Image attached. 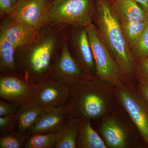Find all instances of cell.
Wrapping results in <instances>:
<instances>
[{
    "instance_id": "cell-1",
    "label": "cell",
    "mask_w": 148,
    "mask_h": 148,
    "mask_svg": "<svg viewBox=\"0 0 148 148\" xmlns=\"http://www.w3.org/2000/svg\"><path fill=\"white\" fill-rule=\"evenodd\" d=\"M69 25L50 23L40 29L32 43L17 48V73L36 84L50 76L66 41Z\"/></svg>"
},
{
    "instance_id": "cell-2",
    "label": "cell",
    "mask_w": 148,
    "mask_h": 148,
    "mask_svg": "<svg viewBox=\"0 0 148 148\" xmlns=\"http://www.w3.org/2000/svg\"><path fill=\"white\" fill-rule=\"evenodd\" d=\"M67 103L72 117L98 121L118 104L115 85L97 76L85 75L70 86Z\"/></svg>"
},
{
    "instance_id": "cell-3",
    "label": "cell",
    "mask_w": 148,
    "mask_h": 148,
    "mask_svg": "<svg viewBox=\"0 0 148 148\" xmlns=\"http://www.w3.org/2000/svg\"><path fill=\"white\" fill-rule=\"evenodd\" d=\"M113 0H95L92 21L98 35L119 66L123 81L136 85L137 62L123 35L121 25L112 10Z\"/></svg>"
},
{
    "instance_id": "cell-4",
    "label": "cell",
    "mask_w": 148,
    "mask_h": 148,
    "mask_svg": "<svg viewBox=\"0 0 148 148\" xmlns=\"http://www.w3.org/2000/svg\"><path fill=\"white\" fill-rule=\"evenodd\" d=\"M98 121L99 132L107 148L145 147L137 127L119 103Z\"/></svg>"
},
{
    "instance_id": "cell-5",
    "label": "cell",
    "mask_w": 148,
    "mask_h": 148,
    "mask_svg": "<svg viewBox=\"0 0 148 148\" xmlns=\"http://www.w3.org/2000/svg\"><path fill=\"white\" fill-rule=\"evenodd\" d=\"M119 104L127 112L148 147V104L136 85L121 81L115 85Z\"/></svg>"
},
{
    "instance_id": "cell-6",
    "label": "cell",
    "mask_w": 148,
    "mask_h": 148,
    "mask_svg": "<svg viewBox=\"0 0 148 148\" xmlns=\"http://www.w3.org/2000/svg\"><path fill=\"white\" fill-rule=\"evenodd\" d=\"M95 0H62L49 11L50 23L86 27L92 23Z\"/></svg>"
},
{
    "instance_id": "cell-7",
    "label": "cell",
    "mask_w": 148,
    "mask_h": 148,
    "mask_svg": "<svg viewBox=\"0 0 148 148\" xmlns=\"http://www.w3.org/2000/svg\"><path fill=\"white\" fill-rule=\"evenodd\" d=\"M86 28L95 61L96 76L115 85L123 81L119 66L101 40L95 25L92 23Z\"/></svg>"
},
{
    "instance_id": "cell-8",
    "label": "cell",
    "mask_w": 148,
    "mask_h": 148,
    "mask_svg": "<svg viewBox=\"0 0 148 148\" xmlns=\"http://www.w3.org/2000/svg\"><path fill=\"white\" fill-rule=\"evenodd\" d=\"M66 42L72 57L85 75L96 76L95 61L86 27L68 26Z\"/></svg>"
},
{
    "instance_id": "cell-9",
    "label": "cell",
    "mask_w": 148,
    "mask_h": 148,
    "mask_svg": "<svg viewBox=\"0 0 148 148\" xmlns=\"http://www.w3.org/2000/svg\"><path fill=\"white\" fill-rule=\"evenodd\" d=\"M53 1L17 0L10 16L38 31L50 24L49 11Z\"/></svg>"
},
{
    "instance_id": "cell-10",
    "label": "cell",
    "mask_w": 148,
    "mask_h": 148,
    "mask_svg": "<svg viewBox=\"0 0 148 148\" xmlns=\"http://www.w3.org/2000/svg\"><path fill=\"white\" fill-rule=\"evenodd\" d=\"M36 83L17 72L0 75V97L19 104L30 103L34 99Z\"/></svg>"
},
{
    "instance_id": "cell-11",
    "label": "cell",
    "mask_w": 148,
    "mask_h": 148,
    "mask_svg": "<svg viewBox=\"0 0 148 148\" xmlns=\"http://www.w3.org/2000/svg\"><path fill=\"white\" fill-rule=\"evenodd\" d=\"M70 97V86L49 76L36 84L34 101L47 109L66 105Z\"/></svg>"
},
{
    "instance_id": "cell-12",
    "label": "cell",
    "mask_w": 148,
    "mask_h": 148,
    "mask_svg": "<svg viewBox=\"0 0 148 148\" xmlns=\"http://www.w3.org/2000/svg\"><path fill=\"white\" fill-rule=\"evenodd\" d=\"M71 117V114L68 103L49 109L40 116L27 132L32 135L58 132L65 127Z\"/></svg>"
},
{
    "instance_id": "cell-13",
    "label": "cell",
    "mask_w": 148,
    "mask_h": 148,
    "mask_svg": "<svg viewBox=\"0 0 148 148\" xmlns=\"http://www.w3.org/2000/svg\"><path fill=\"white\" fill-rule=\"evenodd\" d=\"M85 74L72 57L66 41L62 51L53 66L50 76L70 86L82 79Z\"/></svg>"
},
{
    "instance_id": "cell-14",
    "label": "cell",
    "mask_w": 148,
    "mask_h": 148,
    "mask_svg": "<svg viewBox=\"0 0 148 148\" xmlns=\"http://www.w3.org/2000/svg\"><path fill=\"white\" fill-rule=\"evenodd\" d=\"M112 10L121 24L148 21V12L132 0H113Z\"/></svg>"
},
{
    "instance_id": "cell-15",
    "label": "cell",
    "mask_w": 148,
    "mask_h": 148,
    "mask_svg": "<svg viewBox=\"0 0 148 148\" xmlns=\"http://www.w3.org/2000/svg\"><path fill=\"white\" fill-rule=\"evenodd\" d=\"M11 17H1L0 23V72L10 73L16 72L15 55L16 49L7 39L5 31Z\"/></svg>"
},
{
    "instance_id": "cell-16",
    "label": "cell",
    "mask_w": 148,
    "mask_h": 148,
    "mask_svg": "<svg viewBox=\"0 0 148 148\" xmlns=\"http://www.w3.org/2000/svg\"><path fill=\"white\" fill-rule=\"evenodd\" d=\"M39 32L22 22L13 20L11 17L6 29L5 36L17 48L34 42Z\"/></svg>"
},
{
    "instance_id": "cell-17",
    "label": "cell",
    "mask_w": 148,
    "mask_h": 148,
    "mask_svg": "<svg viewBox=\"0 0 148 148\" xmlns=\"http://www.w3.org/2000/svg\"><path fill=\"white\" fill-rule=\"evenodd\" d=\"M90 121L80 119L76 148H107L103 139L91 126Z\"/></svg>"
},
{
    "instance_id": "cell-18",
    "label": "cell",
    "mask_w": 148,
    "mask_h": 148,
    "mask_svg": "<svg viewBox=\"0 0 148 148\" xmlns=\"http://www.w3.org/2000/svg\"><path fill=\"white\" fill-rule=\"evenodd\" d=\"M49 109L43 108L34 100L26 105L20 106L18 111L17 132L25 133L29 131L40 116Z\"/></svg>"
},
{
    "instance_id": "cell-19",
    "label": "cell",
    "mask_w": 148,
    "mask_h": 148,
    "mask_svg": "<svg viewBox=\"0 0 148 148\" xmlns=\"http://www.w3.org/2000/svg\"><path fill=\"white\" fill-rule=\"evenodd\" d=\"M65 131V126L58 132L31 135L27 140L24 148H54L56 144L64 135Z\"/></svg>"
},
{
    "instance_id": "cell-20",
    "label": "cell",
    "mask_w": 148,
    "mask_h": 148,
    "mask_svg": "<svg viewBox=\"0 0 148 148\" xmlns=\"http://www.w3.org/2000/svg\"><path fill=\"white\" fill-rule=\"evenodd\" d=\"M79 119L71 117L65 126L64 135L56 144L54 148H76L79 127Z\"/></svg>"
},
{
    "instance_id": "cell-21",
    "label": "cell",
    "mask_w": 148,
    "mask_h": 148,
    "mask_svg": "<svg viewBox=\"0 0 148 148\" xmlns=\"http://www.w3.org/2000/svg\"><path fill=\"white\" fill-rule=\"evenodd\" d=\"M123 35L130 50L135 46L148 26V21L121 24Z\"/></svg>"
},
{
    "instance_id": "cell-22",
    "label": "cell",
    "mask_w": 148,
    "mask_h": 148,
    "mask_svg": "<svg viewBox=\"0 0 148 148\" xmlns=\"http://www.w3.org/2000/svg\"><path fill=\"white\" fill-rule=\"evenodd\" d=\"M30 135L28 132L21 133L16 131L1 135L0 148L24 147Z\"/></svg>"
},
{
    "instance_id": "cell-23",
    "label": "cell",
    "mask_w": 148,
    "mask_h": 148,
    "mask_svg": "<svg viewBox=\"0 0 148 148\" xmlns=\"http://www.w3.org/2000/svg\"><path fill=\"white\" fill-rule=\"evenodd\" d=\"M131 51L136 62L148 57V26Z\"/></svg>"
},
{
    "instance_id": "cell-24",
    "label": "cell",
    "mask_w": 148,
    "mask_h": 148,
    "mask_svg": "<svg viewBox=\"0 0 148 148\" xmlns=\"http://www.w3.org/2000/svg\"><path fill=\"white\" fill-rule=\"evenodd\" d=\"M18 111L12 115L0 117V133L1 135L15 131L17 127Z\"/></svg>"
},
{
    "instance_id": "cell-25",
    "label": "cell",
    "mask_w": 148,
    "mask_h": 148,
    "mask_svg": "<svg viewBox=\"0 0 148 148\" xmlns=\"http://www.w3.org/2000/svg\"><path fill=\"white\" fill-rule=\"evenodd\" d=\"M136 79L137 83L148 86V57L137 62Z\"/></svg>"
},
{
    "instance_id": "cell-26",
    "label": "cell",
    "mask_w": 148,
    "mask_h": 148,
    "mask_svg": "<svg viewBox=\"0 0 148 148\" xmlns=\"http://www.w3.org/2000/svg\"><path fill=\"white\" fill-rule=\"evenodd\" d=\"M21 106L16 103L0 100V116L12 115L17 113Z\"/></svg>"
},
{
    "instance_id": "cell-27",
    "label": "cell",
    "mask_w": 148,
    "mask_h": 148,
    "mask_svg": "<svg viewBox=\"0 0 148 148\" xmlns=\"http://www.w3.org/2000/svg\"><path fill=\"white\" fill-rule=\"evenodd\" d=\"M14 5L12 0H0L1 17L10 15Z\"/></svg>"
},
{
    "instance_id": "cell-28",
    "label": "cell",
    "mask_w": 148,
    "mask_h": 148,
    "mask_svg": "<svg viewBox=\"0 0 148 148\" xmlns=\"http://www.w3.org/2000/svg\"><path fill=\"white\" fill-rule=\"evenodd\" d=\"M136 86L148 104V86L140 83H137Z\"/></svg>"
},
{
    "instance_id": "cell-29",
    "label": "cell",
    "mask_w": 148,
    "mask_h": 148,
    "mask_svg": "<svg viewBox=\"0 0 148 148\" xmlns=\"http://www.w3.org/2000/svg\"><path fill=\"white\" fill-rule=\"evenodd\" d=\"M148 12V0H132Z\"/></svg>"
},
{
    "instance_id": "cell-30",
    "label": "cell",
    "mask_w": 148,
    "mask_h": 148,
    "mask_svg": "<svg viewBox=\"0 0 148 148\" xmlns=\"http://www.w3.org/2000/svg\"><path fill=\"white\" fill-rule=\"evenodd\" d=\"M62 0H53V3H52V5H54L60 2Z\"/></svg>"
},
{
    "instance_id": "cell-31",
    "label": "cell",
    "mask_w": 148,
    "mask_h": 148,
    "mask_svg": "<svg viewBox=\"0 0 148 148\" xmlns=\"http://www.w3.org/2000/svg\"><path fill=\"white\" fill-rule=\"evenodd\" d=\"M17 0H12V1H13L14 4V5L15 4V3H16V2H17Z\"/></svg>"
},
{
    "instance_id": "cell-32",
    "label": "cell",
    "mask_w": 148,
    "mask_h": 148,
    "mask_svg": "<svg viewBox=\"0 0 148 148\" xmlns=\"http://www.w3.org/2000/svg\"><path fill=\"white\" fill-rule=\"evenodd\" d=\"M50 1H53V0H50Z\"/></svg>"
}]
</instances>
